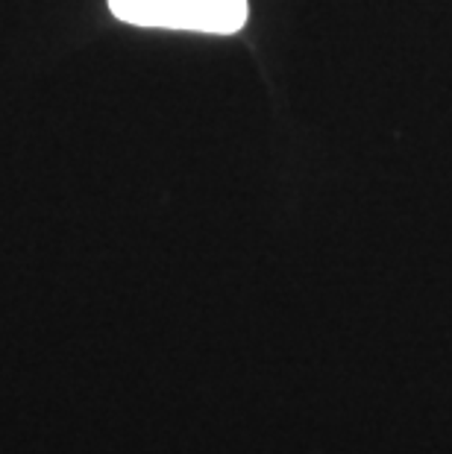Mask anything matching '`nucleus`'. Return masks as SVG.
<instances>
[{"instance_id": "obj_1", "label": "nucleus", "mask_w": 452, "mask_h": 454, "mask_svg": "<svg viewBox=\"0 0 452 454\" xmlns=\"http://www.w3.org/2000/svg\"><path fill=\"white\" fill-rule=\"evenodd\" d=\"M123 24L233 35L247 21V0H109Z\"/></svg>"}]
</instances>
